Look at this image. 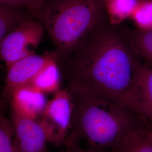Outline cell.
<instances>
[{
	"label": "cell",
	"instance_id": "1",
	"mask_svg": "<svg viewBox=\"0 0 152 152\" xmlns=\"http://www.w3.org/2000/svg\"><path fill=\"white\" fill-rule=\"evenodd\" d=\"M137 56L122 28L107 20L59 63L72 92L120 103L134 81Z\"/></svg>",
	"mask_w": 152,
	"mask_h": 152
},
{
	"label": "cell",
	"instance_id": "11",
	"mask_svg": "<svg viewBox=\"0 0 152 152\" xmlns=\"http://www.w3.org/2000/svg\"><path fill=\"white\" fill-rule=\"evenodd\" d=\"M138 0H103L104 7L109 23L120 26L130 19L135 10Z\"/></svg>",
	"mask_w": 152,
	"mask_h": 152
},
{
	"label": "cell",
	"instance_id": "10",
	"mask_svg": "<svg viewBox=\"0 0 152 152\" xmlns=\"http://www.w3.org/2000/svg\"><path fill=\"white\" fill-rule=\"evenodd\" d=\"M63 80L60 65L55 55L38 72L30 84L46 95H54L61 88Z\"/></svg>",
	"mask_w": 152,
	"mask_h": 152
},
{
	"label": "cell",
	"instance_id": "5",
	"mask_svg": "<svg viewBox=\"0 0 152 152\" xmlns=\"http://www.w3.org/2000/svg\"><path fill=\"white\" fill-rule=\"evenodd\" d=\"M45 29L42 22L31 17L0 41L1 59L6 68L24 57L35 54L44 37Z\"/></svg>",
	"mask_w": 152,
	"mask_h": 152
},
{
	"label": "cell",
	"instance_id": "2",
	"mask_svg": "<svg viewBox=\"0 0 152 152\" xmlns=\"http://www.w3.org/2000/svg\"><path fill=\"white\" fill-rule=\"evenodd\" d=\"M72 92L73 122L66 148L83 139L91 150L112 151L132 136L152 130L136 113L120 103Z\"/></svg>",
	"mask_w": 152,
	"mask_h": 152
},
{
	"label": "cell",
	"instance_id": "6",
	"mask_svg": "<svg viewBox=\"0 0 152 152\" xmlns=\"http://www.w3.org/2000/svg\"><path fill=\"white\" fill-rule=\"evenodd\" d=\"M120 103L130 109L152 130V65H138L130 88Z\"/></svg>",
	"mask_w": 152,
	"mask_h": 152
},
{
	"label": "cell",
	"instance_id": "7",
	"mask_svg": "<svg viewBox=\"0 0 152 152\" xmlns=\"http://www.w3.org/2000/svg\"><path fill=\"white\" fill-rule=\"evenodd\" d=\"M14 142L18 152H49L48 137L38 120L22 117L10 111Z\"/></svg>",
	"mask_w": 152,
	"mask_h": 152
},
{
	"label": "cell",
	"instance_id": "15",
	"mask_svg": "<svg viewBox=\"0 0 152 152\" xmlns=\"http://www.w3.org/2000/svg\"><path fill=\"white\" fill-rule=\"evenodd\" d=\"M130 20L139 30H152V0H138Z\"/></svg>",
	"mask_w": 152,
	"mask_h": 152
},
{
	"label": "cell",
	"instance_id": "16",
	"mask_svg": "<svg viewBox=\"0 0 152 152\" xmlns=\"http://www.w3.org/2000/svg\"><path fill=\"white\" fill-rule=\"evenodd\" d=\"M14 129L10 119L0 117V152H18L14 142Z\"/></svg>",
	"mask_w": 152,
	"mask_h": 152
},
{
	"label": "cell",
	"instance_id": "9",
	"mask_svg": "<svg viewBox=\"0 0 152 152\" xmlns=\"http://www.w3.org/2000/svg\"><path fill=\"white\" fill-rule=\"evenodd\" d=\"M7 100L10 111L34 120L40 118L48 102L46 94L31 84L16 88L11 92Z\"/></svg>",
	"mask_w": 152,
	"mask_h": 152
},
{
	"label": "cell",
	"instance_id": "13",
	"mask_svg": "<svg viewBox=\"0 0 152 152\" xmlns=\"http://www.w3.org/2000/svg\"><path fill=\"white\" fill-rule=\"evenodd\" d=\"M31 17L22 9L0 4V41Z\"/></svg>",
	"mask_w": 152,
	"mask_h": 152
},
{
	"label": "cell",
	"instance_id": "12",
	"mask_svg": "<svg viewBox=\"0 0 152 152\" xmlns=\"http://www.w3.org/2000/svg\"><path fill=\"white\" fill-rule=\"evenodd\" d=\"M132 48L138 56L152 65V30L141 31L136 28H122Z\"/></svg>",
	"mask_w": 152,
	"mask_h": 152
},
{
	"label": "cell",
	"instance_id": "14",
	"mask_svg": "<svg viewBox=\"0 0 152 152\" xmlns=\"http://www.w3.org/2000/svg\"><path fill=\"white\" fill-rule=\"evenodd\" d=\"M112 152H152V130L132 136Z\"/></svg>",
	"mask_w": 152,
	"mask_h": 152
},
{
	"label": "cell",
	"instance_id": "8",
	"mask_svg": "<svg viewBox=\"0 0 152 152\" xmlns=\"http://www.w3.org/2000/svg\"><path fill=\"white\" fill-rule=\"evenodd\" d=\"M55 55L54 51L42 55L33 54L17 60L6 68L5 84L2 94L4 98L7 100L16 88L30 84L38 72Z\"/></svg>",
	"mask_w": 152,
	"mask_h": 152
},
{
	"label": "cell",
	"instance_id": "3",
	"mask_svg": "<svg viewBox=\"0 0 152 152\" xmlns=\"http://www.w3.org/2000/svg\"><path fill=\"white\" fill-rule=\"evenodd\" d=\"M107 20L103 0H47L39 19L58 62Z\"/></svg>",
	"mask_w": 152,
	"mask_h": 152
},
{
	"label": "cell",
	"instance_id": "17",
	"mask_svg": "<svg viewBox=\"0 0 152 152\" xmlns=\"http://www.w3.org/2000/svg\"><path fill=\"white\" fill-rule=\"evenodd\" d=\"M47 0H0V4L22 9L39 20Z\"/></svg>",
	"mask_w": 152,
	"mask_h": 152
},
{
	"label": "cell",
	"instance_id": "19",
	"mask_svg": "<svg viewBox=\"0 0 152 152\" xmlns=\"http://www.w3.org/2000/svg\"><path fill=\"white\" fill-rule=\"evenodd\" d=\"M63 152H73L72 151V150L71 149H69V148H66L65 151Z\"/></svg>",
	"mask_w": 152,
	"mask_h": 152
},
{
	"label": "cell",
	"instance_id": "18",
	"mask_svg": "<svg viewBox=\"0 0 152 152\" xmlns=\"http://www.w3.org/2000/svg\"><path fill=\"white\" fill-rule=\"evenodd\" d=\"M69 149H71L73 152H107L104 151H94V150H86L80 146L78 144V140L74 141Z\"/></svg>",
	"mask_w": 152,
	"mask_h": 152
},
{
	"label": "cell",
	"instance_id": "4",
	"mask_svg": "<svg viewBox=\"0 0 152 152\" xmlns=\"http://www.w3.org/2000/svg\"><path fill=\"white\" fill-rule=\"evenodd\" d=\"M73 94L68 87L61 88L49 100L38 119L49 143L66 147L70 136L74 110Z\"/></svg>",
	"mask_w": 152,
	"mask_h": 152
}]
</instances>
